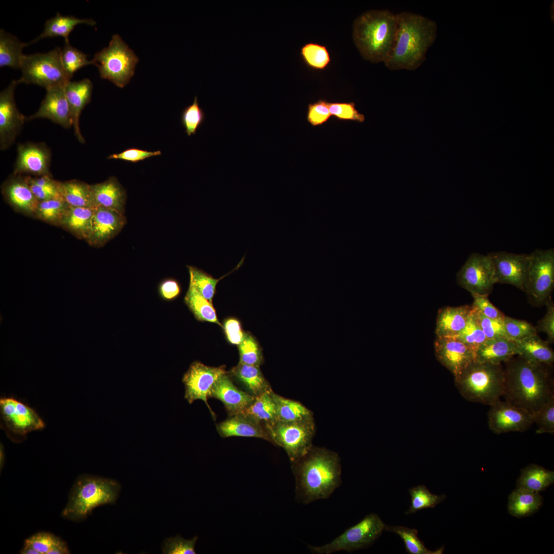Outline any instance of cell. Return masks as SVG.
Segmentation results:
<instances>
[{
	"label": "cell",
	"instance_id": "obj_16",
	"mask_svg": "<svg viewBox=\"0 0 554 554\" xmlns=\"http://www.w3.org/2000/svg\"><path fill=\"white\" fill-rule=\"evenodd\" d=\"M494 264L497 283L513 285L525 292L528 279L530 254L505 251L488 253Z\"/></svg>",
	"mask_w": 554,
	"mask_h": 554
},
{
	"label": "cell",
	"instance_id": "obj_50",
	"mask_svg": "<svg viewBox=\"0 0 554 554\" xmlns=\"http://www.w3.org/2000/svg\"><path fill=\"white\" fill-rule=\"evenodd\" d=\"M471 313L487 339L497 338L509 339L504 329L503 320L492 319L486 317L472 307H471Z\"/></svg>",
	"mask_w": 554,
	"mask_h": 554
},
{
	"label": "cell",
	"instance_id": "obj_5",
	"mask_svg": "<svg viewBox=\"0 0 554 554\" xmlns=\"http://www.w3.org/2000/svg\"><path fill=\"white\" fill-rule=\"evenodd\" d=\"M120 485L114 480L83 474L73 485L62 512L63 518L74 522L85 520L98 506L115 502Z\"/></svg>",
	"mask_w": 554,
	"mask_h": 554
},
{
	"label": "cell",
	"instance_id": "obj_6",
	"mask_svg": "<svg viewBox=\"0 0 554 554\" xmlns=\"http://www.w3.org/2000/svg\"><path fill=\"white\" fill-rule=\"evenodd\" d=\"M454 378L461 394L470 402L490 405L503 397L505 375L502 364L474 361Z\"/></svg>",
	"mask_w": 554,
	"mask_h": 554
},
{
	"label": "cell",
	"instance_id": "obj_10",
	"mask_svg": "<svg viewBox=\"0 0 554 554\" xmlns=\"http://www.w3.org/2000/svg\"><path fill=\"white\" fill-rule=\"evenodd\" d=\"M386 526L377 514L372 513L346 529L330 543L319 546H309V549L316 554L352 552L372 544L381 535Z\"/></svg>",
	"mask_w": 554,
	"mask_h": 554
},
{
	"label": "cell",
	"instance_id": "obj_57",
	"mask_svg": "<svg viewBox=\"0 0 554 554\" xmlns=\"http://www.w3.org/2000/svg\"><path fill=\"white\" fill-rule=\"evenodd\" d=\"M546 312L544 317L539 320L535 327L537 332H543L546 334L547 342L552 343L554 341V305L551 296L545 303Z\"/></svg>",
	"mask_w": 554,
	"mask_h": 554
},
{
	"label": "cell",
	"instance_id": "obj_21",
	"mask_svg": "<svg viewBox=\"0 0 554 554\" xmlns=\"http://www.w3.org/2000/svg\"><path fill=\"white\" fill-rule=\"evenodd\" d=\"M5 201L16 212L34 217L38 201L33 193L24 175L12 174L1 186Z\"/></svg>",
	"mask_w": 554,
	"mask_h": 554
},
{
	"label": "cell",
	"instance_id": "obj_56",
	"mask_svg": "<svg viewBox=\"0 0 554 554\" xmlns=\"http://www.w3.org/2000/svg\"><path fill=\"white\" fill-rule=\"evenodd\" d=\"M58 537L47 532H37L25 540L38 554H48Z\"/></svg>",
	"mask_w": 554,
	"mask_h": 554
},
{
	"label": "cell",
	"instance_id": "obj_2",
	"mask_svg": "<svg viewBox=\"0 0 554 554\" xmlns=\"http://www.w3.org/2000/svg\"><path fill=\"white\" fill-rule=\"evenodd\" d=\"M295 480V497L307 504L328 498L341 484V466L338 454L328 449L312 446L291 463Z\"/></svg>",
	"mask_w": 554,
	"mask_h": 554
},
{
	"label": "cell",
	"instance_id": "obj_18",
	"mask_svg": "<svg viewBox=\"0 0 554 554\" xmlns=\"http://www.w3.org/2000/svg\"><path fill=\"white\" fill-rule=\"evenodd\" d=\"M51 155L50 149L44 143L19 144L13 174L32 176L52 175L50 170Z\"/></svg>",
	"mask_w": 554,
	"mask_h": 554
},
{
	"label": "cell",
	"instance_id": "obj_60",
	"mask_svg": "<svg viewBox=\"0 0 554 554\" xmlns=\"http://www.w3.org/2000/svg\"><path fill=\"white\" fill-rule=\"evenodd\" d=\"M222 327L229 343L238 346L242 342L245 332L243 331L239 320L234 318H229L224 321Z\"/></svg>",
	"mask_w": 554,
	"mask_h": 554
},
{
	"label": "cell",
	"instance_id": "obj_8",
	"mask_svg": "<svg viewBox=\"0 0 554 554\" xmlns=\"http://www.w3.org/2000/svg\"><path fill=\"white\" fill-rule=\"evenodd\" d=\"M61 52V48L57 47L46 53L24 54L18 84H34L46 90L66 85L71 78L64 69Z\"/></svg>",
	"mask_w": 554,
	"mask_h": 554
},
{
	"label": "cell",
	"instance_id": "obj_28",
	"mask_svg": "<svg viewBox=\"0 0 554 554\" xmlns=\"http://www.w3.org/2000/svg\"><path fill=\"white\" fill-rule=\"evenodd\" d=\"M518 355L515 341L506 338H497L487 339L479 347L476 352L475 361L498 364Z\"/></svg>",
	"mask_w": 554,
	"mask_h": 554
},
{
	"label": "cell",
	"instance_id": "obj_4",
	"mask_svg": "<svg viewBox=\"0 0 554 554\" xmlns=\"http://www.w3.org/2000/svg\"><path fill=\"white\" fill-rule=\"evenodd\" d=\"M397 31L396 14L388 10H370L354 21L352 37L364 58L384 63L393 48Z\"/></svg>",
	"mask_w": 554,
	"mask_h": 554
},
{
	"label": "cell",
	"instance_id": "obj_23",
	"mask_svg": "<svg viewBox=\"0 0 554 554\" xmlns=\"http://www.w3.org/2000/svg\"><path fill=\"white\" fill-rule=\"evenodd\" d=\"M211 397L222 402L229 416H231L243 412L255 397L237 387L227 372L222 375L214 384Z\"/></svg>",
	"mask_w": 554,
	"mask_h": 554
},
{
	"label": "cell",
	"instance_id": "obj_26",
	"mask_svg": "<svg viewBox=\"0 0 554 554\" xmlns=\"http://www.w3.org/2000/svg\"><path fill=\"white\" fill-rule=\"evenodd\" d=\"M90 187L95 207L100 206L124 214L126 192L115 177L90 184Z\"/></svg>",
	"mask_w": 554,
	"mask_h": 554
},
{
	"label": "cell",
	"instance_id": "obj_51",
	"mask_svg": "<svg viewBox=\"0 0 554 554\" xmlns=\"http://www.w3.org/2000/svg\"><path fill=\"white\" fill-rule=\"evenodd\" d=\"M503 323L507 335L515 341L537 334L535 327L524 320L505 316Z\"/></svg>",
	"mask_w": 554,
	"mask_h": 554
},
{
	"label": "cell",
	"instance_id": "obj_46",
	"mask_svg": "<svg viewBox=\"0 0 554 554\" xmlns=\"http://www.w3.org/2000/svg\"><path fill=\"white\" fill-rule=\"evenodd\" d=\"M301 55L310 68L324 69L330 62L329 52L325 46L313 43L305 44L301 49Z\"/></svg>",
	"mask_w": 554,
	"mask_h": 554
},
{
	"label": "cell",
	"instance_id": "obj_29",
	"mask_svg": "<svg viewBox=\"0 0 554 554\" xmlns=\"http://www.w3.org/2000/svg\"><path fill=\"white\" fill-rule=\"evenodd\" d=\"M94 208L69 207L59 225L76 238L87 240L91 228Z\"/></svg>",
	"mask_w": 554,
	"mask_h": 554
},
{
	"label": "cell",
	"instance_id": "obj_24",
	"mask_svg": "<svg viewBox=\"0 0 554 554\" xmlns=\"http://www.w3.org/2000/svg\"><path fill=\"white\" fill-rule=\"evenodd\" d=\"M216 429L223 438L231 437H254L271 443L265 426L252 417L244 413L230 416L216 425Z\"/></svg>",
	"mask_w": 554,
	"mask_h": 554
},
{
	"label": "cell",
	"instance_id": "obj_25",
	"mask_svg": "<svg viewBox=\"0 0 554 554\" xmlns=\"http://www.w3.org/2000/svg\"><path fill=\"white\" fill-rule=\"evenodd\" d=\"M93 84L88 78L69 82L65 86V93L69 104L76 138L81 143L85 140L81 132L80 119L82 110L91 101Z\"/></svg>",
	"mask_w": 554,
	"mask_h": 554
},
{
	"label": "cell",
	"instance_id": "obj_19",
	"mask_svg": "<svg viewBox=\"0 0 554 554\" xmlns=\"http://www.w3.org/2000/svg\"><path fill=\"white\" fill-rule=\"evenodd\" d=\"M434 346L437 359L454 377L476 361L475 353L456 337H437Z\"/></svg>",
	"mask_w": 554,
	"mask_h": 554
},
{
	"label": "cell",
	"instance_id": "obj_38",
	"mask_svg": "<svg viewBox=\"0 0 554 554\" xmlns=\"http://www.w3.org/2000/svg\"><path fill=\"white\" fill-rule=\"evenodd\" d=\"M273 392L271 389L256 396L252 403L242 413L252 417L265 426L277 421Z\"/></svg>",
	"mask_w": 554,
	"mask_h": 554
},
{
	"label": "cell",
	"instance_id": "obj_55",
	"mask_svg": "<svg viewBox=\"0 0 554 554\" xmlns=\"http://www.w3.org/2000/svg\"><path fill=\"white\" fill-rule=\"evenodd\" d=\"M197 537L190 540L177 536L167 539L164 544L163 553L165 554H195L194 548Z\"/></svg>",
	"mask_w": 554,
	"mask_h": 554
},
{
	"label": "cell",
	"instance_id": "obj_59",
	"mask_svg": "<svg viewBox=\"0 0 554 554\" xmlns=\"http://www.w3.org/2000/svg\"><path fill=\"white\" fill-rule=\"evenodd\" d=\"M161 154L160 150L148 151L137 148H129L118 153L110 154L108 156V159L137 163L149 157L160 155Z\"/></svg>",
	"mask_w": 554,
	"mask_h": 554
},
{
	"label": "cell",
	"instance_id": "obj_47",
	"mask_svg": "<svg viewBox=\"0 0 554 554\" xmlns=\"http://www.w3.org/2000/svg\"><path fill=\"white\" fill-rule=\"evenodd\" d=\"M205 113L200 106L195 96L192 104L186 107L181 115V123L188 136L195 134L205 120Z\"/></svg>",
	"mask_w": 554,
	"mask_h": 554
},
{
	"label": "cell",
	"instance_id": "obj_7",
	"mask_svg": "<svg viewBox=\"0 0 554 554\" xmlns=\"http://www.w3.org/2000/svg\"><path fill=\"white\" fill-rule=\"evenodd\" d=\"M92 61L101 78L123 88L134 75L138 58L118 34H114L108 46L96 52Z\"/></svg>",
	"mask_w": 554,
	"mask_h": 554
},
{
	"label": "cell",
	"instance_id": "obj_34",
	"mask_svg": "<svg viewBox=\"0 0 554 554\" xmlns=\"http://www.w3.org/2000/svg\"><path fill=\"white\" fill-rule=\"evenodd\" d=\"M554 482V472L531 464L521 470L517 488L521 487L534 492L545 490Z\"/></svg>",
	"mask_w": 554,
	"mask_h": 554
},
{
	"label": "cell",
	"instance_id": "obj_44",
	"mask_svg": "<svg viewBox=\"0 0 554 554\" xmlns=\"http://www.w3.org/2000/svg\"><path fill=\"white\" fill-rule=\"evenodd\" d=\"M411 496V506L405 512L406 515L414 513L418 511L434 508L446 497L445 494L437 495L432 493L425 485H418L408 489Z\"/></svg>",
	"mask_w": 554,
	"mask_h": 554
},
{
	"label": "cell",
	"instance_id": "obj_22",
	"mask_svg": "<svg viewBox=\"0 0 554 554\" xmlns=\"http://www.w3.org/2000/svg\"><path fill=\"white\" fill-rule=\"evenodd\" d=\"M65 85L46 90V94L38 110L26 117V121L46 118L64 128L72 126V120L65 93Z\"/></svg>",
	"mask_w": 554,
	"mask_h": 554
},
{
	"label": "cell",
	"instance_id": "obj_40",
	"mask_svg": "<svg viewBox=\"0 0 554 554\" xmlns=\"http://www.w3.org/2000/svg\"><path fill=\"white\" fill-rule=\"evenodd\" d=\"M244 260V257L233 270L219 279H215L211 275L195 267L187 266L190 277L189 283L193 285L204 297L212 303V299L215 293L216 285L219 282L234 270L238 269L243 264Z\"/></svg>",
	"mask_w": 554,
	"mask_h": 554
},
{
	"label": "cell",
	"instance_id": "obj_53",
	"mask_svg": "<svg viewBox=\"0 0 554 554\" xmlns=\"http://www.w3.org/2000/svg\"><path fill=\"white\" fill-rule=\"evenodd\" d=\"M329 111L331 115L341 121H353L363 123L365 117L355 108L353 102H329Z\"/></svg>",
	"mask_w": 554,
	"mask_h": 554
},
{
	"label": "cell",
	"instance_id": "obj_52",
	"mask_svg": "<svg viewBox=\"0 0 554 554\" xmlns=\"http://www.w3.org/2000/svg\"><path fill=\"white\" fill-rule=\"evenodd\" d=\"M534 423L537 428L536 433H554V396L552 397L533 414Z\"/></svg>",
	"mask_w": 554,
	"mask_h": 554
},
{
	"label": "cell",
	"instance_id": "obj_64",
	"mask_svg": "<svg viewBox=\"0 0 554 554\" xmlns=\"http://www.w3.org/2000/svg\"><path fill=\"white\" fill-rule=\"evenodd\" d=\"M4 463H5V457H4V449H3V445L1 444V450H0V467H1V470H2L3 469Z\"/></svg>",
	"mask_w": 554,
	"mask_h": 554
},
{
	"label": "cell",
	"instance_id": "obj_12",
	"mask_svg": "<svg viewBox=\"0 0 554 554\" xmlns=\"http://www.w3.org/2000/svg\"><path fill=\"white\" fill-rule=\"evenodd\" d=\"M458 284L469 292L488 296L497 283L492 260L487 254L472 253L457 273Z\"/></svg>",
	"mask_w": 554,
	"mask_h": 554
},
{
	"label": "cell",
	"instance_id": "obj_61",
	"mask_svg": "<svg viewBox=\"0 0 554 554\" xmlns=\"http://www.w3.org/2000/svg\"><path fill=\"white\" fill-rule=\"evenodd\" d=\"M181 288L178 281L172 278L162 281L159 286V293L161 298L166 301H172L180 294Z\"/></svg>",
	"mask_w": 554,
	"mask_h": 554
},
{
	"label": "cell",
	"instance_id": "obj_48",
	"mask_svg": "<svg viewBox=\"0 0 554 554\" xmlns=\"http://www.w3.org/2000/svg\"><path fill=\"white\" fill-rule=\"evenodd\" d=\"M240 362L245 364L259 366L263 360L261 349L255 338L245 332L242 342L238 345Z\"/></svg>",
	"mask_w": 554,
	"mask_h": 554
},
{
	"label": "cell",
	"instance_id": "obj_45",
	"mask_svg": "<svg viewBox=\"0 0 554 554\" xmlns=\"http://www.w3.org/2000/svg\"><path fill=\"white\" fill-rule=\"evenodd\" d=\"M61 57L64 69L71 78L79 69L93 64L92 60H88L87 54L71 45L69 41H65L64 45L61 48Z\"/></svg>",
	"mask_w": 554,
	"mask_h": 554
},
{
	"label": "cell",
	"instance_id": "obj_63",
	"mask_svg": "<svg viewBox=\"0 0 554 554\" xmlns=\"http://www.w3.org/2000/svg\"><path fill=\"white\" fill-rule=\"evenodd\" d=\"M19 553L22 554H38L37 552L30 545L25 542Z\"/></svg>",
	"mask_w": 554,
	"mask_h": 554
},
{
	"label": "cell",
	"instance_id": "obj_36",
	"mask_svg": "<svg viewBox=\"0 0 554 554\" xmlns=\"http://www.w3.org/2000/svg\"><path fill=\"white\" fill-rule=\"evenodd\" d=\"M28 43L22 42L16 36L0 30V67L20 69L24 54L23 49Z\"/></svg>",
	"mask_w": 554,
	"mask_h": 554
},
{
	"label": "cell",
	"instance_id": "obj_43",
	"mask_svg": "<svg viewBox=\"0 0 554 554\" xmlns=\"http://www.w3.org/2000/svg\"><path fill=\"white\" fill-rule=\"evenodd\" d=\"M69 205L63 199L39 201L33 218L58 227Z\"/></svg>",
	"mask_w": 554,
	"mask_h": 554
},
{
	"label": "cell",
	"instance_id": "obj_32",
	"mask_svg": "<svg viewBox=\"0 0 554 554\" xmlns=\"http://www.w3.org/2000/svg\"><path fill=\"white\" fill-rule=\"evenodd\" d=\"M543 503L540 492L518 487L509 495L508 504L509 513L514 517H527L537 512Z\"/></svg>",
	"mask_w": 554,
	"mask_h": 554
},
{
	"label": "cell",
	"instance_id": "obj_49",
	"mask_svg": "<svg viewBox=\"0 0 554 554\" xmlns=\"http://www.w3.org/2000/svg\"><path fill=\"white\" fill-rule=\"evenodd\" d=\"M468 346L474 353L487 340L483 331L471 314L464 328L454 337Z\"/></svg>",
	"mask_w": 554,
	"mask_h": 554
},
{
	"label": "cell",
	"instance_id": "obj_54",
	"mask_svg": "<svg viewBox=\"0 0 554 554\" xmlns=\"http://www.w3.org/2000/svg\"><path fill=\"white\" fill-rule=\"evenodd\" d=\"M329 102L319 99L308 105L307 121L312 126L326 123L332 116L329 109Z\"/></svg>",
	"mask_w": 554,
	"mask_h": 554
},
{
	"label": "cell",
	"instance_id": "obj_35",
	"mask_svg": "<svg viewBox=\"0 0 554 554\" xmlns=\"http://www.w3.org/2000/svg\"><path fill=\"white\" fill-rule=\"evenodd\" d=\"M62 199L70 206L94 208L90 184L74 179L60 182Z\"/></svg>",
	"mask_w": 554,
	"mask_h": 554
},
{
	"label": "cell",
	"instance_id": "obj_33",
	"mask_svg": "<svg viewBox=\"0 0 554 554\" xmlns=\"http://www.w3.org/2000/svg\"><path fill=\"white\" fill-rule=\"evenodd\" d=\"M230 373L245 387L248 393L254 397L271 389L259 366L239 363L231 369Z\"/></svg>",
	"mask_w": 554,
	"mask_h": 554
},
{
	"label": "cell",
	"instance_id": "obj_30",
	"mask_svg": "<svg viewBox=\"0 0 554 554\" xmlns=\"http://www.w3.org/2000/svg\"><path fill=\"white\" fill-rule=\"evenodd\" d=\"M515 342L518 355L530 362L552 367L554 352L549 343L543 341L537 334Z\"/></svg>",
	"mask_w": 554,
	"mask_h": 554
},
{
	"label": "cell",
	"instance_id": "obj_17",
	"mask_svg": "<svg viewBox=\"0 0 554 554\" xmlns=\"http://www.w3.org/2000/svg\"><path fill=\"white\" fill-rule=\"evenodd\" d=\"M17 80H12L0 93V148H9L20 133L25 117L18 109L14 97Z\"/></svg>",
	"mask_w": 554,
	"mask_h": 554
},
{
	"label": "cell",
	"instance_id": "obj_27",
	"mask_svg": "<svg viewBox=\"0 0 554 554\" xmlns=\"http://www.w3.org/2000/svg\"><path fill=\"white\" fill-rule=\"evenodd\" d=\"M471 311V307L468 305L440 309L437 318V337H454L458 335L465 327Z\"/></svg>",
	"mask_w": 554,
	"mask_h": 554
},
{
	"label": "cell",
	"instance_id": "obj_62",
	"mask_svg": "<svg viewBox=\"0 0 554 554\" xmlns=\"http://www.w3.org/2000/svg\"><path fill=\"white\" fill-rule=\"evenodd\" d=\"M69 553L70 551L66 543L58 537L48 554H67Z\"/></svg>",
	"mask_w": 554,
	"mask_h": 554
},
{
	"label": "cell",
	"instance_id": "obj_20",
	"mask_svg": "<svg viewBox=\"0 0 554 554\" xmlns=\"http://www.w3.org/2000/svg\"><path fill=\"white\" fill-rule=\"evenodd\" d=\"M125 224L124 213L100 206L95 207L91 231L86 241L92 247H103L120 232Z\"/></svg>",
	"mask_w": 554,
	"mask_h": 554
},
{
	"label": "cell",
	"instance_id": "obj_58",
	"mask_svg": "<svg viewBox=\"0 0 554 554\" xmlns=\"http://www.w3.org/2000/svg\"><path fill=\"white\" fill-rule=\"evenodd\" d=\"M473 302L471 306L482 314L492 319L503 320L505 315L489 301L488 296L471 294Z\"/></svg>",
	"mask_w": 554,
	"mask_h": 554
},
{
	"label": "cell",
	"instance_id": "obj_31",
	"mask_svg": "<svg viewBox=\"0 0 554 554\" xmlns=\"http://www.w3.org/2000/svg\"><path fill=\"white\" fill-rule=\"evenodd\" d=\"M84 24L94 26L96 22L91 18H80L73 15H62L57 13L54 17L47 20L42 33L33 39L28 45L35 43L41 39L56 36H61L65 41H69V36L76 25Z\"/></svg>",
	"mask_w": 554,
	"mask_h": 554
},
{
	"label": "cell",
	"instance_id": "obj_9",
	"mask_svg": "<svg viewBox=\"0 0 554 554\" xmlns=\"http://www.w3.org/2000/svg\"><path fill=\"white\" fill-rule=\"evenodd\" d=\"M265 427L271 443L285 450L291 463L305 455L313 446L315 433L313 418L290 422L277 420Z\"/></svg>",
	"mask_w": 554,
	"mask_h": 554
},
{
	"label": "cell",
	"instance_id": "obj_14",
	"mask_svg": "<svg viewBox=\"0 0 554 554\" xmlns=\"http://www.w3.org/2000/svg\"><path fill=\"white\" fill-rule=\"evenodd\" d=\"M0 414L3 425L11 436H24L45 426L32 408L12 398L1 399Z\"/></svg>",
	"mask_w": 554,
	"mask_h": 554
},
{
	"label": "cell",
	"instance_id": "obj_3",
	"mask_svg": "<svg viewBox=\"0 0 554 554\" xmlns=\"http://www.w3.org/2000/svg\"><path fill=\"white\" fill-rule=\"evenodd\" d=\"M397 31L392 50L384 63L393 70H415L424 62L426 53L437 36L436 23L420 14L403 12L396 14Z\"/></svg>",
	"mask_w": 554,
	"mask_h": 554
},
{
	"label": "cell",
	"instance_id": "obj_41",
	"mask_svg": "<svg viewBox=\"0 0 554 554\" xmlns=\"http://www.w3.org/2000/svg\"><path fill=\"white\" fill-rule=\"evenodd\" d=\"M26 176L33 193L39 202L51 199H63L60 191V181L54 180L52 175Z\"/></svg>",
	"mask_w": 554,
	"mask_h": 554
},
{
	"label": "cell",
	"instance_id": "obj_1",
	"mask_svg": "<svg viewBox=\"0 0 554 554\" xmlns=\"http://www.w3.org/2000/svg\"><path fill=\"white\" fill-rule=\"evenodd\" d=\"M504 363L505 401L533 415L554 396L551 367L530 362L519 355Z\"/></svg>",
	"mask_w": 554,
	"mask_h": 554
},
{
	"label": "cell",
	"instance_id": "obj_39",
	"mask_svg": "<svg viewBox=\"0 0 554 554\" xmlns=\"http://www.w3.org/2000/svg\"><path fill=\"white\" fill-rule=\"evenodd\" d=\"M278 421L290 422L313 418L312 412L300 402L284 398L273 392Z\"/></svg>",
	"mask_w": 554,
	"mask_h": 554
},
{
	"label": "cell",
	"instance_id": "obj_13",
	"mask_svg": "<svg viewBox=\"0 0 554 554\" xmlns=\"http://www.w3.org/2000/svg\"><path fill=\"white\" fill-rule=\"evenodd\" d=\"M227 373L225 366L212 367L194 361L184 374L182 382L185 387V399L189 404L200 400L205 402L213 417L215 414L208 403L211 397L212 387L224 373Z\"/></svg>",
	"mask_w": 554,
	"mask_h": 554
},
{
	"label": "cell",
	"instance_id": "obj_37",
	"mask_svg": "<svg viewBox=\"0 0 554 554\" xmlns=\"http://www.w3.org/2000/svg\"><path fill=\"white\" fill-rule=\"evenodd\" d=\"M184 302L197 320L213 323L223 327L212 303L204 297L190 283Z\"/></svg>",
	"mask_w": 554,
	"mask_h": 554
},
{
	"label": "cell",
	"instance_id": "obj_42",
	"mask_svg": "<svg viewBox=\"0 0 554 554\" xmlns=\"http://www.w3.org/2000/svg\"><path fill=\"white\" fill-rule=\"evenodd\" d=\"M385 530L398 535L403 540L405 550L409 554H441L443 552L444 546L436 550L428 549L419 538L416 529L401 526H386Z\"/></svg>",
	"mask_w": 554,
	"mask_h": 554
},
{
	"label": "cell",
	"instance_id": "obj_15",
	"mask_svg": "<svg viewBox=\"0 0 554 554\" xmlns=\"http://www.w3.org/2000/svg\"><path fill=\"white\" fill-rule=\"evenodd\" d=\"M489 406L488 425L496 434L524 432L534 423L533 414L506 401L500 400Z\"/></svg>",
	"mask_w": 554,
	"mask_h": 554
},
{
	"label": "cell",
	"instance_id": "obj_11",
	"mask_svg": "<svg viewBox=\"0 0 554 554\" xmlns=\"http://www.w3.org/2000/svg\"><path fill=\"white\" fill-rule=\"evenodd\" d=\"M525 292L531 304L540 306L551 296L554 286V250L536 249L530 254Z\"/></svg>",
	"mask_w": 554,
	"mask_h": 554
}]
</instances>
